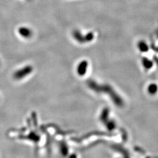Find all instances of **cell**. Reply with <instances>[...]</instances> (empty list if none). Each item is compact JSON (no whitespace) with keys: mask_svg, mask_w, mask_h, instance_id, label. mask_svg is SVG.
Wrapping results in <instances>:
<instances>
[{"mask_svg":"<svg viewBox=\"0 0 158 158\" xmlns=\"http://www.w3.org/2000/svg\"><path fill=\"white\" fill-rule=\"evenodd\" d=\"M73 36L74 38L77 40V41H79V42H81L82 43V40L83 38H84V42H87L91 41V40L93 39L94 38V35L92 33H89L87 34L86 36H85L83 37V36L79 32V31H74L73 33Z\"/></svg>","mask_w":158,"mask_h":158,"instance_id":"obj_3","label":"cell"},{"mask_svg":"<svg viewBox=\"0 0 158 158\" xmlns=\"http://www.w3.org/2000/svg\"><path fill=\"white\" fill-rule=\"evenodd\" d=\"M19 31V34L23 36L25 38H29V37H31V35H32V31L31 29L27 28H25V27H23V28H21L19 29L18 30Z\"/></svg>","mask_w":158,"mask_h":158,"instance_id":"obj_5","label":"cell"},{"mask_svg":"<svg viewBox=\"0 0 158 158\" xmlns=\"http://www.w3.org/2000/svg\"><path fill=\"white\" fill-rule=\"evenodd\" d=\"M87 66H88V63L87 61H83L81 63H80L79 64L78 69H77L78 73L81 76L84 75L86 73Z\"/></svg>","mask_w":158,"mask_h":158,"instance_id":"obj_4","label":"cell"},{"mask_svg":"<svg viewBox=\"0 0 158 158\" xmlns=\"http://www.w3.org/2000/svg\"><path fill=\"white\" fill-rule=\"evenodd\" d=\"M33 70V68L31 66H28L21 69L18 70L14 74V77L17 80L22 79L26 77L27 75L31 73Z\"/></svg>","mask_w":158,"mask_h":158,"instance_id":"obj_2","label":"cell"},{"mask_svg":"<svg viewBox=\"0 0 158 158\" xmlns=\"http://www.w3.org/2000/svg\"><path fill=\"white\" fill-rule=\"evenodd\" d=\"M88 86L92 89L93 90L98 92V93H107L108 94L111 96V98L113 99V101L115 102V103L117 105H119L122 104V100L117 96V94L113 90V89L108 85H101L97 84L96 82H94L93 80H89L87 81Z\"/></svg>","mask_w":158,"mask_h":158,"instance_id":"obj_1","label":"cell"}]
</instances>
